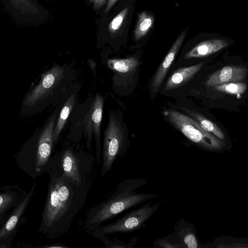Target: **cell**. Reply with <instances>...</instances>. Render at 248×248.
I'll list each match as a JSON object with an SVG mask.
<instances>
[{"label": "cell", "instance_id": "4316f807", "mask_svg": "<svg viewBox=\"0 0 248 248\" xmlns=\"http://www.w3.org/2000/svg\"><path fill=\"white\" fill-rule=\"evenodd\" d=\"M44 247L48 248H67V247L69 248L68 246H65L63 244H61V243L55 244L54 245L53 244V245H51L46 246H44Z\"/></svg>", "mask_w": 248, "mask_h": 248}, {"label": "cell", "instance_id": "3957f363", "mask_svg": "<svg viewBox=\"0 0 248 248\" xmlns=\"http://www.w3.org/2000/svg\"><path fill=\"white\" fill-rule=\"evenodd\" d=\"M76 78L74 69L68 64H55L42 76L39 83L29 93L27 105L40 104L42 107L61 100Z\"/></svg>", "mask_w": 248, "mask_h": 248}, {"label": "cell", "instance_id": "484cf974", "mask_svg": "<svg viewBox=\"0 0 248 248\" xmlns=\"http://www.w3.org/2000/svg\"><path fill=\"white\" fill-rule=\"evenodd\" d=\"M118 0H108L106 8L105 9V13H107L109 10L111 9L113 6Z\"/></svg>", "mask_w": 248, "mask_h": 248}, {"label": "cell", "instance_id": "4fadbf2b", "mask_svg": "<svg viewBox=\"0 0 248 248\" xmlns=\"http://www.w3.org/2000/svg\"><path fill=\"white\" fill-rule=\"evenodd\" d=\"M247 70L242 66H226L210 75L207 80L208 87L243 80L247 75Z\"/></svg>", "mask_w": 248, "mask_h": 248}, {"label": "cell", "instance_id": "9a60e30c", "mask_svg": "<svg viewBox=\"0 0 248 248\" xmlns=\"http://www.w3.org/2000/svg\"><path fill=\"white\" fill-rule=\"evenodd\" d=\"M229 45L224 40L213 39L201 42L185 55L186 59L206 57L222 49Z\"/></svg>", "mask_w": 248, "mask_h": 248}, {"label": "cell", "instance_id": "9c48e42d", "mask_svg": "<svg viewBox=\"0 0 248 248\" xmlns=\"http://www.w3.org/2000/svg\"><path fill=\"white\" fill-rule=\"evenodd\" d=\"M104 98L97 93L92 102L83 120V130L87 138V148L91 151L94 136L95 143V157L98 163L101 159V126L102 120Z\"/></svg>", "mask_w": 248, "mask_h": 248}, {"label": "cell", "instance_id": "e0dca14e", "mask_svg": "<svg viewBox=\"0 0 248 248\" xmlns=\"http://www.w3.org/2000/svg\"><path fill=\"white\" fill-rule=\"evenodd\" d=\"M203 63L181 68L175 71L169 78L164 90L168 91L176 88L193 77L203 66Z\"/></svg>", "mask_w": 248, "mask_h": 248}, {"label": "cell", "instance_id": "8992f818", "mask_svg": "<svg viewBox=\"0 0 248 248\" xmlns=\"http://www.w3.org/2000/svg\"><path fill=\"white\" fill-rule=\"evenodd\" d=\"M164 114L186 138L198 146L211 152L226 150L225 140L203 130L194 119L175 110L166 111Z\"/></svg>", "mask_w": 248, "mask_h": 248}, {"label": "cell", "instance_id": "44dd1931", "mask_svg": "<svg viewBox=\"0 0 248 248\" xmlns=\"http://www.w3.org/2000/svg\"><path fill=\"white\" fill-rule=\"evenodd\" d=\"M100 240L104 243V248H133L138 241V239L135 237H132L130 241L127 243L118 240L116 238L109 239L107 236L103 237Z\"/></svg>", "mask_w": 248, "mask_h": 248}, {"label": "cell", "instance_id": "5bb4252c", "mask_svg": "<svg viewBox=\"0 0 248 248\" xmlns=\"http://www.w3.org/2000/svg\"><path fill=\"white\" fill-rule=\"evenodd\" d=\"M174 231L170 235L182 248H200L201 246L194 225L183 219L176 222Z\"/></svg>", "mask_w": 248, "mask_h": 248}, {"label": "cell", "instance_id": "7c38bea8", "mask_svg": "<svg viewBox=\"0 0 248 248\" xmlns=\"http://www.w3.org/2000/svg\"><path fill=\"white\" fill-rule=\"evenodd\" d=\"M186 29L183 31L174 42L163 61L159 66L151 83V91L155 94L174 61L186 34Z\"/></svg>", "mask_w": 248, "mask_h": 248}, {"label": "cell", "instance_id": "5b68a950", "mask_svg": "<svg viewBox=\"0 0 248 248\" xmlns=\"http://www.w3.org/2000/svg\"><path fill=\"white\" fill-rule=\"evenodd\" d=\"M129 145L128 130L123 114L119 109H109L108 123L104 132L101 151V176L111 170L116 159L124 155Z\"/></svg>", "mask_w": 248, "mask_h": 248}, {"label": "cell", "instance_id": "8fae6325", "mask_svg": "<svg viewBox=\"0 0 248 248\" xmlns=\"http://www.w3.org/2000/svg\"><path fill=\"white\" fill-rule=\"evenodd\" d=\"M78 87L73 84L62 98L63 102L59 111L53 133L54 144H56L68 117L76 103Z\"/></svg>", "mask_w": 248, "mask_h": 248}, {"label": "cell", "instance_id": "d6986e66", "mask_svg": "<svg viewBox=\"0 0 248 248\" xmlns=\"http://www.w3.org/2000/svg\"><path fill=\"white\" fill-rule=\"evenodd\" d=\"M154 20L153 16L146 12H143L139 15L134 31L136 40H139L147 34L152 27Z\"/></svg>", "mask_w": 248, "mask_h": 248}, {"label": "cell", "instance_id": "ba28073f", "mask_svg": "<svg viewBox=\"0 0 248 248\" xmlns=\"http://www.w3.org/2000/svg\"><path fill=\"white\" fill-rule=\"evenodd\" d=\"M107 65L113 71L112 88L121 96H127L134 81V75L139 65L138 58L131 56L124 59H110Z\"/></svg>", "mask_w": 248, "mask_h": 248}, {"label": "cell", "instance_id": "d4e9b609", "mask_svg": "<svg viewBox=\"0 0 248 248\" xmlns=\"http://www.w3.org/2000/svg\"><path fill=\"white\" fill-rule=\"evenodd\" d=\"M107 0H90L94 9H99L104 5Z\"/></svg>", "mask_w": 248, "mask_h": 248}, {"label": "cell", "instance_id": "ffe728a7", "mask_svg": "<svg viewBox=\"0 0 248 248\" xmlns=\"http://www.w3.org/2000/svg\"><path fill=\"white\" fill-rule=\"evenodd\" d=\"M214 87L218 91L236 95L244 93L247 89L246 85L242 82L226 83Z\"/></svg>", "mask_w": 248, "mask_h": 248}, {"label": "cell", "instance_id": "cb8c5ba5", "mask_svg": "<svg viewBox=\"0 0 248 248\" xmlns=\"http://www.w3.org/2000/svg\"><path fill=\"white\" fill-rule=\"evenodd\" d=\"M16 200L15 196L9 193L0 194V215L8 209Z\"/></svg>", "mask_w": 248, "mask_h": 248}, {"label": "cell", "instance_id": "6da1fadb", "mask_svg": "<svg viewBox=\"0 0 248 248\" xmlns=\"http://www.w3.org/2000/svg\"><path fill=\"white\" fill-rule=\"evenodd\" d=\"M48 192L40 231L51 239L67 232L87 198V185H77L62 176L49 175Z\"/></svg>", "mask_w": 248, "mask_h": 248}, {"label": "cell", "instance_id": "603a6c76", "mask_svg": "<svg viewBox=\"0 0 248 248\" xmlns=\"http://www.w3.org/2000/svg\"><path fill=\"white\" fill-rule=\"evenodd\" d=\"M128 7L125 8L112 20L108 26L110 32L114 33L120 28L128 13Z\"/></svg>", "mask_w": 248, "mask_h": 248}, {"label": "cell", "instance_id": "ac0fdd59", "mask_svg": "<svg viewBox=\"0 0 248 248\" xmlns=\"http://www.w3.org/2000/svg\"><path fill=\"white\" fill-rule=\"evenodd\" d=\"M186 112L194 118L203 130L212 133L219 139L225 140V136L224 133L213 122L197 112L187 109L186 110Z\"/></svg>", "mask_w": 248, "mask_h": 248}, {"label": "cell", "instance_id": "30bf717a", "mask_svg": "<svg viewBox=\"0 0 248 248\" xmlns=\"http://www.w3.org/2000/svg\"><path fill=\"white\" fill-rule=\"evenodd\" d=\"M62 102V99L39 135L35 156V170L38 173L43 172L49 169L52 158L51 156L54 144V127Z\"/></svg>", "mask_w": 248, "mask_h": 248}, {"label": "cell", "instance_id": "277c9868", "mask_svg": "<svg viewBox=\"0 0 248 248\" xmlns=\"http://www.w3.org/2000/svg\"><path fill=\"white\" fill-rule=\"evenodd\" d=\"M93 158L73 144L63 149L52 157L48 170L49 175L65 177L77 185H87Z\"/></svg>", "mask_w": 248, "mask_h": 248}, {"label": "cell", "instance_id": "7402d4cb", "mask_svg": "<svg viewBox=\"0 0 248 248\" xmlns=\"http://www.w3.org/2000/svg\"><path fill=\"white\" fill-rule=\"evenodd\" d=\"M154 245L155 248H181L182 246L176 242L173 238L170 235L156 239Z\"/></svg>", "mask_w": 248, "mask_h": 248}, {"label": "cell", "instance_id": "2e32d148", "mask_svg": "<svg viewBox=\"0 0 248 248\" xmlns=\"http://www.w3.org/2000/svg\"><path fill=\"white\" fill-rule=\"evenodd\" d=\"M35 183L26 198L12 213L5 225L0 230V240L7 238L15 229L17 222L27 207L33 193Z\"/></svg>", "mask_w": 248, "mask_h": 248}, {"label": "cell", "instance_id": "52a82bcc", "mask_svg": "<svg viewBox=\"0 0 248 248\" xmlns=\"http://www.w3.org/2000/svg\"><path fill=\"white\" fill-rule=\"evenodd\" d=\"M160 206L159 202L153 205L147 203L143 206L131 211L116 221L101 225L90 234L100 239L103 237L118 233L130 232L145 225V222L155 213Z\"/></svg>", "mask_w": 248, "mask_h": 248}, {"label": "cell", "instance_id": "7a4b0ae2", "mask_svg": "<svg viewBox=\"0 0 248 248\" xmlns=\"http://www.w3.org/2000/svg\"><path fill=\"white\" fill-rule=\"evenodd\" d=\"M146 183V180L140 178L127 179L120 183L107 198L88 211L83 230L91 233L124 211L157 197L155 193H137V189Z\"/></svg>", "mask_w": 248, "mask_h": 248}]
</instances>
